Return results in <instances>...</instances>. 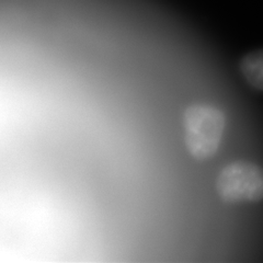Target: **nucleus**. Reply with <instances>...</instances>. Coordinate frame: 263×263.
Masks as SVG:
<instances>
[{"mask_svg":"<svg viewBox=\"0 0 263 263\" xmlns=\"http://www.w3.org/2000/svg\"><path fill=\"white\" fill-rule=\"evenodd\" d=\"M226 115L211 103H193L182 115L183 139L186 152L197 161H208L221 145L226 128Z\"/></svg>","mask_w":263,"mask_h":263,"instance_id":"nucleus-1","label":"nucleus"},{"mask_svg":"<svg viewBox=\"0 0 263 263\" xmlns=\"http://www.w3.org/2000/svg\"><path fill=\"white\" fill-rule=\"evenodd\" d=\"M215 189L226 204L263 201V167L248 160H235L219 171Z\"/></svg>","mask_w":263,"mask_h":263,"instance_id":"nucleus-2","label":"nucleus"},{"mask_svg":"<svg viewBox=\"0 0 263 263\" xmlns=\"http://www.w3.org/2000/svg\"><path fill=\"white\" fill-rule=\"evenodd\" d=\"M239 71L249 87L263 92V48L245 54L239 62Z\"/></svg>","mask_w":263,"mask_h":263,"instance_id":"nucleus-3","label":"nucleus"}]
</instances>
